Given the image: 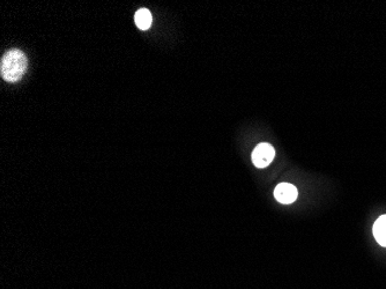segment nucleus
Wrapping results in <instances>:
<instances>
[{
	"instance_id": "nucleus-4",
	"label": "nucleus",
	"mask_w": 386,
	"mask_h": 289,
	"mask_svg": "<svg viewBox=\"0 0 386 289\" xmlns=\"http://www.w3.org/2000/svg\"><path fill=\"white\" fill-rule=\"evenodd\" d=\"M134 20L139 29L147 30L150 28L151 23H153V17H151L149 10L140 9L139 11H136Z\"/></svg>"
},
{
	"instance_id": "nucleus-2",
	"label": "nucleus",
	"mask_w": 386,
	"mask_h": 289,
	"mask_svg": "<svg viewBox=\"0 0 386 289\" xmlns=\"http://www.w3.org/2000/svg\"><path fill=\"white\" fill-rule=\"evenodd\" d=\"M275 156L274 147L270 143H260L252 152L251 159L257 168H266Z\"/></svg>"
},
{
	"instance_id": "nucleus-1",
	"label": "nucleus",
	"mask_w": 386,
	"mask_h": 289,
	"mask_svg": "<svg viewBox=\"0 0 386 289\" xmlns=\"http://www.w3.org/2000/svg\"><path fill=\"white\" fill-rule=\"evenodd\" d=\"M28 60L21 50L12 49L4 54L0 62V74L7 83H17L27 71Z\"/></svg>"
},
{
	"instance_id": "nucleus-3",
	"label": "nucleus",
	"mask_w": 386,
	"mask_h": 289,
	"mask_svg": "<svg viewBox=\"0 0 386 289\" xmlns=\"http://www.w3.org/2000/svg\"><path fill=\"white\" fill-rule=\"evenodd\" d=\"M298 196V191L294 185L289 183H281L275 187L274 197L280 204L289 205L292 204Z\"/></svg>"
},
{
	"instance_id": "nucleus-5",
	"label": "nucleus",
	"mask_w": 386,
	"mask_h": 289,
	"mask_svg": "<svg viewBox=\"0 0 386 289\" xmlns=\"http://www.w3.org/2000/svg\"><path fill=\"white\" fill-rule=\"evenodd\" d=\"M373 235L378 243L386 247V215L380 216L373 226Z\"/></svg>"
}]
</instances>
